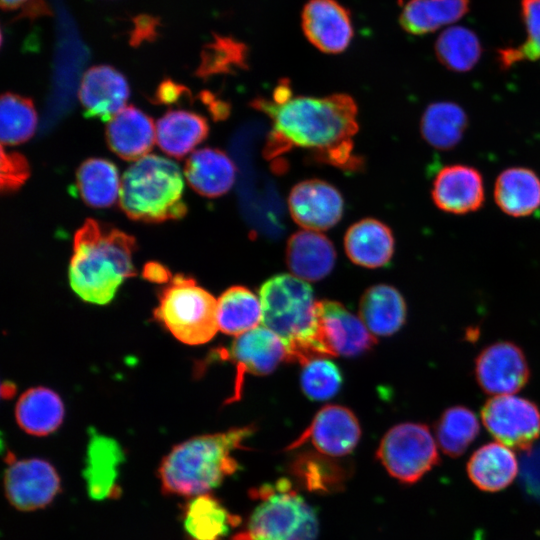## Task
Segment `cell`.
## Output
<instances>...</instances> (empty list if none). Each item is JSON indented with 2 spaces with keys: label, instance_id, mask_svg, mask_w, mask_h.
I'll use <instances>...</instances> for the list:
<instances>
[{
  "label": "cell",
  "instance_id": "cell-1",
  "mask_svg": "<svg viewBox=\"0 0 540 540\" xmlns=\"http://www.w3.org/2000/svg\"><path fill=\"white\" fill-rule=\"evenodd\" d=\"M251 106L272 123L264 150L267 158L298 147L309 150L315 161L344 170L357 171L363 165L353 153L358 123L357 105L351 96L292 97L286 80L275 88L272 99L258 97Z\"/></svg>",
  "mask_w": 540,
  "mask_h": 540
},
{
  "label": "cell",
  "instance_id": "cell-2",
  "mask_svg": "<svg viewBox=\"0 0 540 540\" xmlns=\"http://www.w3.org/2000/svg\"><path fill=\"white\" fill-rule=\"evenodd\" d=\"M135 249L133 236L87 219L74 236L68 270L72 290L88 303H109L119 286L136 274L132 261Z\"/></svg>",
  "mask_w": 540,
  "mask_h": 540
},
{
  "label": "cell",
  "instance_id": "cell-3",
  "mask_svg": "<svg viewBox=\"0 0 540 540\" xmlns=\"http://www.w3.org/2000/svg\"><path fill=\"white\" fill-rule=\"evenodd\" d=\"M255 426L192 437L175 445L158 469L161 489L168 495L194 497L206 494L239 470L235 450L246 449L245 440Z\"/></svg>",
  "mask_w": 540,
  "mask_h": 540
},
{
  "label": "cell",
  "instance_id": "cell-4",
  "mask_svg": "<svg viewBox=\"0 0 540 540\" xmlns=\"http://www.w3.org/2000/svg\"><path fill=\"white\" fill-rule=\"evenodd\" d=\"M263 326L282 341L286 360L302 365L323 355L317 341L313 289L307 281L291 274L266 280L259 291Z\"/></svg>",
  "mask_w": 540,
  "mask_h": 540
},
{
  "label": "cell",
  "instance_id": "cell-5",
  "mask_svg": "<svg viewBox=\"0 0 540 540\" xmlns=\"http://www.w3.org/2000/svg\"><path fill=\"white\" fill-rule=\"evenodd\" d=\"M183 178L175 162L146 155L132 164L121 180L119 203L131 219L149 223L182 218L187 207Z\"/></svg>",
  "mask_w": 540,
  "mask_h": 540
},
{
  "label": "cell",
  "instance_id": "cell-6",
  "mask_svg": "<svg viewBox=\"0 0 540 540\" xmlns=\"http://www.w3.org/2000/svg\"><path fill=\"white\" fill-rule=\"evenodd\" d=\"M256 505L232 540H317L314 508L286 478L251 491Z\"/></svg>",
  "mask_w": 540,
  "mask_h": 540
},
{
  "label": "cell",
  "instance_id": "cell-7",
  "mask_svg": "<svg viewBox=\"0 0 540 540\" xmlns=\"http://www.w3.org/2000/svg\"><path fill=\"white\" fill-rule=\"evenodd\" d=\"M154 318L188 345L207 343L219 330L217 299L185 275H175L162 289Z\"/></svg>",
  "mask_w": 540,
  "mask_h": 540
},
{
  "label": "cell",
  "instance_id": "cell-8",
  "mask_svg": "<svg viewBox=\"0 0 540 540\" xmlns=\"http://www.w3.org/2000/svg\"><path fill=\"white\" fill-rule=\"evenodd\" d=\"M376 456L390 476L407 485L418 482L440 463L429 427L414 422L390 428L380 441Z\"/></svg>",
  "mask_w": 540,
  "mask_h": 540
},
{
  "label": "cell",
  "instance_id": "cell-9",
  "mask_svg": "<svg viewBox=\"0 0 540 540\" xmlns=\"http://www.w3.org/2000/svg\"><path fill=\"white\" fill-rule=\"evenodd\" d=\"M487 431L501 444L530 450L540 437V409L533 401L510 395L489 398L481 408Z\"/></svg>",
  "mask_w": 540,
  "mask_h": 540
},
{
  "label": "cell",
  "instance_id": "cell-10",
  "mask_svg": "<svg viewBox=\"0 0 540 540\" xmlns=\"http://www.w3.org/2000/svg\"><path fill=\"white\" fill-rule=\"evenodd\" d=\"M315 313L317 341L325 357H354L375 345L376 339L363 321L341 303L317 301Z\"/></svg>",
  "mask_w": 540,
  "mask_h": 540
},
{
  "label": "cell",
  "instance_id": "cell-11",
  "mask_svg": "<svg viewBox=\"0 0 540 540\" xmlns=\"http://www.w3.org/2000/svg\"><path fill=\"white\" fill-rule=\"evenodd\" d=\"M360 437L361 428L351 410L340 405H327L317 412L311 424L286 450H296L309 442L317 453L341 460L354 451Z\"/></svg>",
  "mask_w": 540,
  "mask_h": 540
},
{
  "label": "cell",
  "instance_id": "cell-12",
  "mask_svg": "<svg viewBox=\"0 0 540 540\" xmlns=\"http://www.w3.org/2000/svg\"><path fill=\"white\" fill-rule=\"evenodd\" d=\"M475 379L492 396L519 392L530 379L523 350L513 342L498 341L486 346L476 357Z\"/></svg>",
  "mask_w": 540,
  "mask_h": 540
},
{
  "label": "cell",
  "instance_id": "cell-13",
  "mask_svg": "<svg viewBox=\"0 0 540 540\" xmlns=\"http://www.w3.org/2000/svg\"><path fill=\"white\" fill-rule=\"evenodd\" d=\"M5 494L22 511L49 505L60 492V478L52 464L39 458L9 461L4 474Z\"/></svg>",
  "mask_w": 540,
  "mask_h": 540
},
{
  "label": "cell",
  "instance_id": "cell-14",
  "mask_svg": "<svg viewBox=\"0 0 540 540\" xmlns=\"http://www.w3.org/2000/svg\"><path fill=\"white\" fill-rule=\"evenodd\" d=\"M218 357L236 365L234 394L227 402L239 400L244 374L267 375L286 360V350L280 338L269 329L256 327L236 336L228 348L221 349Z\"/></svg>",
  "mask_w": 540,
  "mask_h": 540
},
{
  "label": "cell",
  "instance_id": "cell-15",
  "mask_svg": "<svg viewBox=\"0 0 540 540\" xmlns=\"http://www.w3.org/2000/svg\"><path fill=\"white\" fill-rule=\"evenodd\" d=\"M288 207L298 225L319 232L332 228L340 221L344 201L333 185L323 180L309 179L292 188Z\"/></svg>",
  "mask_w": 540,
  "mask_h": 540
},
{
  "label": "cell",
  "instance_id": "cell-16",
  "mask_svg": "<svg viewBox=\"0 0 540 540\" xmlns=\"http://www.w3.org/2000/svg\"><path fill=\"white\" fill-rule=\"evenodd\" d=\"M301 27L308 41L328 54L346 50L354 34L350 11L337 0H308Z\"/></svg>",
  "mask_w": 540,
  "mask_h": 540
},
{
  "label": "cell",
  "instance_id": "cell-17",
  "mask_svg": "<svg viewBox=\"0 0 540 540\" xmlns=\"http://www.w3.org/2000/svg\"><path fill=\"white\" fill-rule=\"evenodd\" d=\"M431 197L435 206L443 212L454 215L475 212L485 201L483 177L473 166L447 165L436 174Z\"/></svg>",
  "mask_w": 540,
  "mask_h": 540
},
{
  "label": "cell",
  "instance_id": "cell-18",
  "mask_svg": "<svg viewBox=\"0 0 540 540\" xmlns=\"http://www.w3.org/2000/svg\"><path fill=\"white\" fill-rule=\"evenodd\" d=\"M128 98V82L116 68L96 65L83 74L79 99L87 116L110 121L125 108Z\"/></svg>",
  "mask_w": 540,
  "mask_h": 540
},
{
  "label": "cell",
  "instance_id": "cell-19",
  "mask_svg": "<svg viewBox=\"0 0 540 540\" xmlns=\"http://www.w3.org/2000/svg\"><path fill=\"white\" fill-rule=\"evenodd\" d=\"M123 461L124 453L115 440L99 434L91 436L83 471L91 499L106 500L120 496L119 467Z\"/></svg>",
  "mask_w": 540,
  "mask_h": 540
},
{
  "label": "cell",
  "instance_id": "cell-20",
  "mask_svg": "<svg viewBox=\"0 0 540 540\" xmlns=\"http://www.w3.org/2000/svg\"><path fill=\"white\" fill-rule=\"evenodd\" d=\"M106 139L120 158L137 161L147 155L156 141V125L140 109L128 106L109 121Z\"/></svg>",
  "mask_w": 540,
  "mask_h": 540
},
{
  "label": "cell",
  "instance_id": "cell-21",
  "mask_svg": "<svg viewBox=\"0 0 540 540\" xmlns=\"http://www.w3.org/2000/svg\"><path fill=\"white\" fill-rule=\"evenodd\" d=\"M335 261L332 242L318 231H298L287 242V266L294 276L305 281L323 279L332 271Z\"/></svg>",
  "mask_w": 540,
  "mask_h": 540
},
{
  "label": "cell",
  "instance_id": "cell-22",
  "mask_svg": "<svg viewBox=\"0 0 540 540\" xmlns=\"http://www.w3.org/2000/svg\"><path fill=\"white\" fill-rule=\"evenodd\" d=\"M241 523L210 493L191 497L182 509V524L188 540H224Z\"/></svg>",
  "mask_w": 540,
  "mask_h": 540
},
{
  "label": "cell",
  "instance_id": "cell-23",
  "mask_svg": "<svg viewBox=\"0 0 540 540\" xmlns=\"http://www.w3.org/2000/svg\"><path fill=\"white\" fill-rule=\"evenodd\" d=\"M344 247L353 263L366 268H378L391 261L395 241L386 224L366 218L349 227L344 237Z\"/></svg>",
  "mask_w": 540,
  "mask_h": 540
},
{
  "label": "cell",
  "instance_id": "cell-24",
  "mask_svg": "<svg viewBox=\"0 0 540 540\" xmlns=\"http://www.w3.org/2000/svg\"><path fill=\"white\" fill-rule=\"evenodd\" d=\"M493 196L503 213L530 216L540 208V177L527 167H509L497 176Z\"/></svg>",
  "mask_w": 540,
  "mask_h": 540
},
{
  "label": "cell",
  "instance_id": "cell-25",
  "mask_svg": "<svg viewBox=\"0 0 540 540\" xmlns=\"http://www.w3.org/2000/svg\"><path fill=\"white\" fill-rule=\"evenodd\" d=\"M184 174L191 188L198 194L213 198L231 189L235 181L236 167L225 152L203 148L190 155Z\"/></svg>",
  "mask_w": 540,
  "mask_h": 540
},
{
  "label": "cell",
  "instance_id": "cell-26",
  "mask_svg": "<svg viewBox=\"0 0 540 540\" xmlns=\"http://www.w3.org/2000/svg\"><path fill=\"white\" fill-rule=\"evenodd\" d=\"M359 315L370 332L390 336L406 321L407 306L402 294L393 286L377 284L369 287L359 303Z\"/></svg>",
  "mask_w": 540,
  "mask_h": 540
},
{
  "label": "cell",
  "instance_id": "cell-27",
  "mask_svg": "<svg viewBox=\"0 0 540 540\" xmlns=\"http://www.w3.org/2000/svg\"><path fill=\"white\" fill-rule=\"evenodd\" d=\"M467 473L480 490L497 492L509 486L517 476V458L509 447L499 442L487 443L471 455Z\"/></svg>",
  "mask_w": 540,
  "mask_h": 540
},
{
  "label": "cell",
  "instance_id": "cell-28",
  "mask_svg": "<svg viewBox=\"0 0 540 540\" xmlns=\"http://www.w3.org/2000/svg\"><path fill=\"white\" fill-rule=\"evenodd\" d=\"M470 10V0H408L399 24L408 34L421 36L456 23Z\"/></svg>",
  "mask_w": 540,
  "mask_h": 540
},
{
  "label": "cell",
  "instance_id": "cell-29",
  "mask_svg": "<svg viewBox=\"0 0 540 540\" xmlns=\"http://www.w3.org/2000/svg\"><path fill=\"white\" fill-rule=\"evenodd\" d=\"M204 117L186 110H170L156 123V142L163 152L183 158L208 135Z\"/></svg>",
  "mask_w": 540,
  "mask_h": 540
},
{
  "label": "cell",
  "instance_id": "cell-30",
  "mask_svg": "<svg viewBox=\"0 0 540 540\" xmlns=\"http://www.w3.org/2000/svg\"><path fill=\"white\" fill-rule=\"evenodd\" d=\"M15 416L28 434L45 436L54 432L64 418V405L58 394L45 387L28 389L19 398Z\"/></svg>",
  "mask_w": 540,
  "mask_h": 540
},
{
  "label": "cell",
  "instance_id": "cell-31",
  "mask_svg": "<svg viewBox=\"0 0 540 540\" xmlns=\"http://www.w3.org/2000/svg\"><path fill=\"white\" fill-rule=\"evenodd\" d=\"M467 126L465 110L452 101L431 103L425 109L420 122L424 140L439 150L454 148L462 140Z\"/></svg>",
  "mask_w": 540,
  "mask_h": 540
},
{
  "label": "cell",
  "instance_id": "cell-32",
  "mask_svg": "<svg viewBox=\"0 0 540 540\" xmlns=\"http://www.w3.org/2000/svg\"><path fill=\"white\" fill-rule=\"evenodd\" d=\"M260 299L243 286H232L217 299L218 328L225 334L239 336L261 323Z\"/></svg>",
  "mask_w": 540,
  "mask_h": 540
},
{
  "label": "cell",
  "instance_id": "cell-33",
  "mask_svg": "<svg viewBox=\"0 0 540 540\" xmlns=\"http://www.w3.org/2000/svg\"><path fill=\"white\" fill-rule=\"evenodd\" d=\"M76 183L82 200L91 207H109L120 194L118 170L106 159L84 161L77 170Z\"/></svg>",
  "mask_w": 540,
  "mask_h": 540
},
{
  "label": "cell",
  "instance_id": "cell-34",
  "mask_svg": "<svg viewBox=\"0 0 540 540\" xmlns=\"http://www.w3.org/2000/svg\"><path fill=\"white\" fill-rule=\"evenodd\" d=\"M435 55L446 69L464 73L479 62L483 48L478 35L465 26H450L437 37Z\"/></svg>",
  "mask_w": 540,
  "mask_h": 540
},
{
  "label": "cell",
  "instance_id": "cell-35",
  "mask_svg": "<svg viewBox=\"0 0 540 540\" xmlns=\"http://www.w3.org/2000/svg\"><path fill=\"white\" fill-rule=\"evenodd\" d=\"M480 425L469 408L456 405L443 411L435 424V435L442 452L452 458L461 456L476 439Z\"/></svg>",
  "mask_w": 540,
  "mask_h": 540
},
{
  "label": "cell",
  "instance_id": "cell-36",
  "mask_svg": "<svg viewBox=\"0 0 540 540\" xmlns=\"http://www.w3.org/2000/svg\"><path fill=\"white\" fill-rule=\"evenodd\" d=\"M291 471L308 490L319 493L336 491L349 475L340 459L311 452L295 457Z\"/></svg>",
  "mask_w": 540,
  "mask_h": 540
},
{
  "label": "cell",
  "instance_id": "cell-37",
  "mask_svg": "<svg viewBox=\"0 0 540 540\" xmlns=\"http://www.w3.org/2000/svg\"><path fill=\"white\" fill-rule=\"evenodd\" d=\"M37 126V113L31 99L7 92L1 97L0 139L2 145L29 140Z\"/></svg>",
  "mask_w": 540,
  "mask_h": 540
},
{
  "label": "cell",
  "instance_id": "cell-38",
  "mask_svg": "<svg viewBox=\"0 0 540 540\" xmlns=\"http://www.w3.org/2000/svg\"><path fill=\"white\" fill-rule=\"evenodd\" d=\"M248 47L230 36L214 34L213 40L201 51L196 74L208 78L217 74H231L248 67Z\"/></svg>",
  "mask_w": 540,
  "mask_h": 540
},
{
  "label": "cell",
  "instance_id": "cell-39",
  "mask_svg": "<svg viewBox=\"0 0 540 540\" xmlns=\"http://www.w3.org/2000/svg\"><path fill=\"white\" fill-rule=\"evenodd\" d=\"M520 13L526 37L518 45L497 50V62L501 69L525 61L540 60V0H520Z\"/></svg>",
  "mask_w": 540,
  "mask_h": 540
},
{
  "label": "cell",
  "instance_id": "cell-40",
  "mask_svg": "<svg viewBox=\"0 0 540 540\" xmlns=\"http://www.w3.org/2000/svg\"><path fill=\"white\" fill-rule=\"evenodd\" d=\"M300 384L306 397L323 401L338 393L342 385V375L329 359L315 358L303 364Z\"/></svg>",
  "mask_w": 540,
  "mask_h": 540
},
{
  "label": "cell",
  "instance_id": "cell-41",
  "mask_svg": "<svg viewBox=\"0 0 540 540\" xmlns=\"http://www.w3.org/2000/svg\"><path fill=\"white\" fill-rule=\"evenodd\" d=\"M30 175L26 158L17 152H5L1 147L0 187L3 193L20 188Z\"/></svg>",
  "mask_w": 540,
  "mask_h": 540
},
{
  "label": "cell",
  "instance_id": "cell-42",
  "mask_svg": "<svg viewBox=\"0 0 540 540\" xmlns=\"http://www.w3.org/2000/svg\"><path fill=\"white\" fill-rule=\"evenodd\" d=\"M131 22L130 45L138 47L144 42H152L158 37L161 24L158 17L146 13L138 14L132 18Z\"/></svg>",
  "mask_w": 540,
  "mask_h": 540
},
{
  "label": "cell",
  "instance_id": "cell-43",
  "mask_svg": "<svg viewBox=\"0 0 540 540\" xmlns=\"http://www.w3.org/2000/svg\"><path fill=\"white\" fill-rule=\"evenodd\" d=\"M0 4L3 11L16 13V19L35 20L52 14L46 0H0Z\"/></svg>",
  "mask_w": 540,
  "mask_h": 540
},
{
  "label": "cell",
  "instance_id": "cell-44",
  "mask_svg": "<svg viewBox=\"0 0 540 540\" xmlns=\"http://www.w3.org/2000/svg\"><path fill=\"white\" fill-rule=\"evenodd\" d=\"M186 92L188 90L185 86L166 79L157 88L156 101L158 103L171 104L176 102Z\"/></svg>",
  "mask_w": 540,
  "mask_h": 540
},
{
  "label": "cell",
  "instance_id": "cell-45",
  "mask_svg": "<svg viewBox=\"0 0 540 540\" xmlns=\"http://www.w3.org/2000/svg\"><path fill=\"white\" fill-rule=\"evenodd\" d=\"M146 275L151 279V280H160V281H165L167 280V275H168V272L167 270L162 267L160 264H157V263H149L146 268Z\"/></svg>",
  "mask_w": 540,
  "mask_h": 540
}]
</instances>
